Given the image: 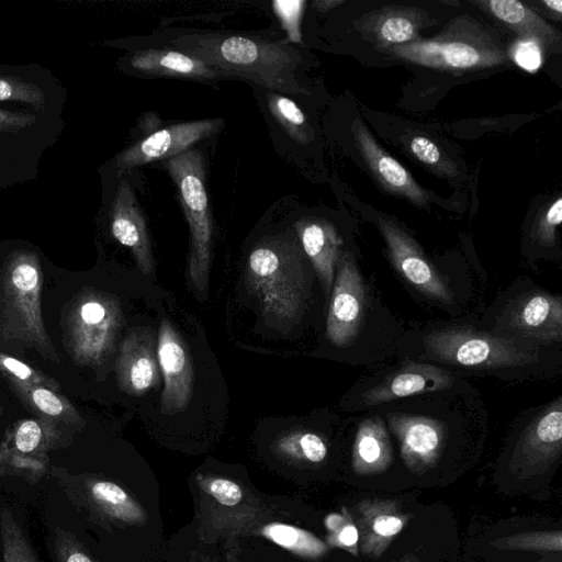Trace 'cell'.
Masks as SVG:
<instances>
[{
    "label": "cell",
    "mask_w": 562,
    "mask_h": 562,
    "mask_svg": "<svg viewBox=\"0 0 562 562\" xmlns=\"http://www.w3.org/2000/svg\"><path fill=\"white\" fill-rule=\"evenodd\" d=\"M395 359L431 363L465 379L487 376L503 382H528L562 374V348L516 341L464 319L406 325Z\"/></svg>",
    "instance_id": "1"
},
{
    "label": "cell",
    "mask_w": 562,
    "mask_h": 562,
    "mask_svg": "<svg viewBox=\"0 0 562 562\" xmlns=\"http://www.w3.org/2000/svg\"><path fill=\"white\" fill-rule=\"evenodd\" d=\"M394 438L403 465L422 475L452 452L475 448L487 431L488 415L479 390L465 381L375 408Z\"/></svg>",
    "instance_id": "2"
},
{
    "label": "cell",
    "mask_w": 562,
    "mask_h": 562,
    "mask_svg": "<svg viewBox=\"0 0 562 562\" xmlns=\"http://www.w3.org/2000/svg\"><path fill=\"white\" fill-rule=\"evenodd\" d=\"M405 328L382 299L374 277L364 272L358 254L346 248L326 305L327 348L345 363L372 370L395 359Z\"/></svg>",
    "instance_id": "3"
},
{
    "label": "cell",
    "mask_w": 562,
    "mask_h": 562,
    "mask_svg": "<svg viewBox=\"0 0 562 562\" xmlns=\"http://www.w3.org/2000/svg\"><path fill=\"white\" fill-rule=\"evenodd\" d=\"M314 277L291 231L261 239L249 254L245 272L246 285L263 314L290 327L301 321L311 303Z\"/></svg>",
    "instance_id": "4"
},
{
    "label": "cell",
    "mask_w": 562,
    "mask_h": 562,
    "mask_svg": "<svg viewBox=\"0 0 562 562\" xmlns=\"http://www.w3.org/2000/svg\"><path fill=\"white\" fill-rule=\"evenodd\" d=\"M171 47L223 74L286 93L302 92L293 78L299 56L289 45L256 36L198 32L181 34Z\"/></svg>",
    "instance_id": "5"
},
{
    "label": "cell",
    "mask_w": 562,
    "mask_h": 562,
    "mask_svg": "<svg viewBox=\"0 0 562 562\" xmlns=\"http://www.w3.org/2000/svg\"><path fill=\"white\" fill-rule=\"evenodd\" d=\"M471 323L516 341L562 348V295L519 276Z\"/></svg>",
    "instance_id": "6"
},
{
    "label": "cell",
    "mask_w": 562,
    "mask_h": 562,
    "mask_svg": "<svg viewBox=\"0 0 562 562\" xmlns=\"http://www.w3.org/2000/svg\"><path fill=\"white\" fill-rule=\"evenodd\" d=\"M376 226L389 261L409 293L420 303L449 314L451 319H463L469 302L465 285L461 284L465 277L439 267L395 221L379 216Z\"/></svg>",
    "instance_id": "7"
},
{
    "label": "cell",
    "mask_w": 562,
    "mask_h": 562,
    "mask_svg": "<svg viewBox=\"0 0 562 562\" xmlns=\"http://www.w3.org/2000/svg\"><path fill=\"white\" fill-rule=\"evenodd\" d=\"M386 50L405 61L450 72L486 69L506 61L492 36L464 16L432 38H418Z\"/></svg>",
    "instance_id": "8"
},
{
    "label": "cell",
    "mask_w": 562,
    "mask_h": 562,
    "mask_svg": "<svg viewBox=\"0 0 562 562\" xmlns=\"http://www.w3.org/2000/svg\"><path fill=\"white\" fill-rule=\"evenodd\" d=\"M64 127V116L0 106V191L36 179Z\"/></svg>",
    "instance_id": "9"
},
{
    "label": "cell",
    "mask_w": 562,
    "mask_h": 562,
    "mask_svg": "<svg viewBox=\"0 0 562 562\" xmlns=\"http://www.w3.org/2000/svg\"><path fill=\"white\" fill-rule=\"evenodd\" d=\"M468 379L431 363L396 359L369 370L341 400V409L359 413L418 394L454 387Z\"/></svg>",
    "instance_id": "10"
},
{
    "label": "cell",
    "mask_w": 562,
    "mask_h": 562,
    "mask_svg": "<svg viewBox=\"0 0 562 562\" xmlns=\"http://www.w3.org/2000/svg\"><path fill=\"white\" fill-rule=\"evenodd\" d=\"M562 454V394L521 411L513 420L502 460L513 476H537Z\"/></svg>",
    "instance_id": "11"
},
{
    "label": "cell",
    "mask_w": 562,
    "mask_h": 562,
    "mask_svg": "<svg viewBox=\"0 0 562 562\" xmlns=\"http://www.w3.org/2000/svg\"><path fill=\"white\" fill-rule=\"evenodd\" d=\"M178 189L191 235L189 279L199 292L207 290L213 224L205 188L204 157L190 148L164 161Z\"/></svg>",
    "instance_id": "12"
},
{
    "label": "cell",
    "mask_w": 562,
    "mask_h": 562,
    "mask_svg": "<svg viewBox=\"0 0 562 562\" xmlns=\"http://www.w3.org/2000/svg\"><path fill=\"white\" fill-rule=\"evenodd\" d=\"M67 89L37 64H0V106L64 116Z\"/></svg>",
    "instance_id": "13"
},
{
    "label": "cell",
    "mask_w": 562,
    "mask_h": 562,
    "mask_svg": "<svg viewBox=\"0 0 562 562\" xmlns=\"http://www.w3.org/2000/svg\"><path fill=\"white\" fill-rule=\"evenodd\" d=\"M223 125L222 119L189 121L158 130L120 153L113 168L116 176L142 165L166 160L192 148V145L210 137Z\"/></svg>",
    "instance_id": "14"
},
{
    "label": "cell",
    "mask_w": 562,
    "mask_h": 562,
    "mask_svg": "<svg viewBox=\"0 0 562 562\" xmlns=\"http://www.w3.org/2000/svg\"><path fill=\"white\" fill-rule=\"evenodd\" d=\"M345 426L348 429L350 465L356 474L376 475L393 465L394 438L376 411L351 413L345 419Z\"/></svg>",
    "instance_id": "15"
},
{
    "label": "cell",
    "mask_w": 562,
    "mask_h": 562,
    "mask_svg": "<svg viewBox=\"0 0 562 562\" xmlns=\"http://www.w3.org/2000/svg\"><path fill=\"white\" fill-rule=\"evenodd\" d=\"M157 358L164 376L160 411L167 415L182 412L192 396L193 368L187 346L167 319L159 326Z\"/></svg>",
    "instance_id": "16"
},
{
    "label": "cell",
    "mask_w": 562,
    "mask_h": 562,
    "mask_svg": "<svg viewBox=\"0 0 562 562\" xmlns=\"http://www.w3.org/2000/svg\"><path fill=\"white\" fill-rule=\"evenodd\" d=\"M352 131L359 151L379 182L392 194L426 207L427 192L402 164L379 145L360 119L355 120Z\"/></svg>",
    "instance_id": "17"
},
{
    "label": "cell",
    "mask_w": 562,
    "mask_h": 562,
    "mask_svg": "<svg viewBox=\"0 0 562 562\" xmlns=\"http://www.w3.org/2000/svg\"><path fill=\"white\" fill-rule=\"evenodd\" d=\"M112 236L131 249L143 274L154 270L150 243L144 215L137 204L130 182L121 178L110 209Z\"/></svg>",
    "instance_id": "18"
},
{
    "label": "cell",
    "mask_w": 562,
    "mask_h": 562,
    "mask_svg": "<svg viewBox=\"0 0 562 562\" xmlns=\"http://www.w3.org/2000/svg\"><path fill=\"white\" fill-rule=\"evenodd\" d=\"M294 231L328 302L337 261L346 249L344 239L336 226L326 218H301L294 223Z\"/></svg>",
    "instance_id": "19"
},
{
    "label": "cell",
    "mask_w": 562,
    "mask_h": 562,
    "mask_svg": "<svg viewBox=\"0 0 562 562\" xmlns=\"http://www.w3.org/2000/svg\"><path fill=\"white\" fill-rule=\"evenodd\" d=\"M157 345L150 328H137L124 340L117 359L121 389L131 395H142L158 385Z\"/></svg>",
    "instance_id": "20"
},
{
    "label": "cell",
    "mask_w": 562,
    "mask_h": 562,
    "mask_svg": "<svg viewBox=\"0 0 562 562\" xmlns=\"http://www.w3.org/2000/svg\"><path fill=\"white\" fill-rule=\"evenodd\" d=\"M353 514L361 552L372 558L383 553L407 521L394 501L366 499L356 505Z\"/></svg>",
    "instance_id": "21"
},
{
    "label": "cell",
    "mask_w": 562,
    "mask_h": 562,
    "mask_svg": "<svg viewBox=\"0 0 562 562\" xmlns=\"http://www.w3.org/2000/svg\"><path fill=\"white\" fill-rule=\"evenodd\" d=\"M81 351L100 359L111 347L121 322L119 304L109 296L93 294L78 310Z\"/></svg>",
    "instance_id": "22"
},
{
    "label": "cell",
    "mask_w": 562,
    "mask_h": 562,
    "mask_svg": "<svg viewBox=\"0 0 562 562\" xmlns=\"http://www.w3.org/2000/svg\"><path fill=\"white\" fill-rule=\"evenodd\" d=\"M131 69L149 76L216 81L226 77L201 59L173 48L134 52L127 59Z\"/></svg>",
    "instance_id": "23"
},
{
    "label": "cell",
    "mask_w": 562,
    "mask_h": 562,
    "mask_svg": "<svg viewBox=\"0 0 562 562\" xmlns=\"http://www.w3.org/2000/svg\"><path fill=\"white\" fill-rule=\"evenodd\" d=\"M476 3L520 36L533 37L548 44L560 38L554 27L520 1L488 0Z\"/></svg>",
    "instance_id": "24"
},
{
    "label": "cell",
    "mask_w": 562,
    "mask_h": 562,
    "mask_svg": "<svg viewBox=\"0 0 562 562\" xmlns=\"http://www.w3.org/2000/svg\"><path fill=\"white\" fill-rule=\"evenodd\" d=\"M422 11L417 8H386L372 19L370 34L385 47L406 44L418 40Z\"/></svg>",
    "instance_id": "25"
},
{
    "label": "cell",
    "mask_w": 562,
    "mask_h": 562,
    "mask_svg": "<svg viewBox=\"0 0 562 562\" xmlns=\"http://www.w3.org/2000/svg\"><path fill=\"white\" fill-rule=\"evenodd\" d=\"M562 222V198L558 196L533 222L526 238L529 260H560L558 228Z\"/></svg>",
    "instance_id": "26"
},
{
    "label": "cell",
    "mask_w": 562,
    "mask_h": 562,
    "mask_svg": "<svg viewBox=\"0 0 562 562\" xmlns=\"http://www.w3.org/2000/svg\"><path fill=\"white\" fill-rule=\"evenodd\" d=\"M91 499L108 515L125 520L137 521L143 513L137 504L117 484L109 481H94L90 484Z\"/></svg>",
    "instance_id": "27"
},
{
    "label": "cell",
    "mask_w": 562,
    "mask_h": 562,
    "mask_svg": "<svg viewBox=\"0 0 562 562\" xmlns=\"http://www.w3.org/2000/svg\"><path fill=\"white\" fill-rule=\"evenodd\" d=\"M278 450L290 458L313 464L322 463L329 452V443L324 434L300 429L281 437L277 442Z\"/></svg>",
    "instance_id": "28"
},
{
    "label": "cell",
    "mask_w": 562,
    "mask_h": 562,
    "mask_svg": "<svg viewBox=\"0 0 562 562\" xmlns=\"http://www.w3.org/2000/svg\"><path fill=\"white\" fill-rule=\"evenodd\" d=\"M268 108L289 136L301 144L312 139V130L297 104L288 97L276 92L267 95Z\"/></svg>",
    "instance_id": "29"
},
{
    "label": "cell",
    "mask_w": 562,
    "mask_h": 562,
    "mask_svg": "<svg viewBox=\"0 0 562 562\" xmlns=\"http://www.w3.org/2000/svg\"><path fill=\"white\" fill-rule=\"evenodd\" d=\"M0 538L3 562H37L11 510L0 513Z\"/></svg>",
    "instance_id": "30"
},
{
    "label": "cell",
    "mask_w": 562,
    "mask_h": 562,
    "mask_svg": "<svg viewBox=\"0 0 562 562\" xmlns=\"http://www.w3.org/2000/svg\"><path fill=\"white\" fill-rule=\"evenodd\" d=\"M407 146L415 158L436 169L438 173L445 176L456 173L454 166L430 138L424 135H414L407 140Z\"/></svg>",
    "instance_id": "31"
},
{
    "label": "cell",
    "mask_w": 562,
    "mask_h": 562,
    "mask_svg": "<svg viewBox=\"0 0 562 562\" xmlns=\"http://www.w3.org/2000/svg\"><path fill=\"white\" fill-rule=\"evenodd\" d=\"M304 0H276L272 8L284 29L288 38L293 43H302L301 21L304 12Z\"/></svg>",
    "instance_id": "32"
},
{
    "label": "cell",
    "mask_w": 562,
    "mask_h": 562,
    "mask_svg": "<svg viewBox=\"0 0 562 562\" xmlns=\"http://www.w3.org/2000/svg\"><path fill=\"white\" fill-rule=\"evenodd\" d=\"M541 44L537 38L520 36L510 47L509 55L520 68L535 72L543 61Z\"/></svg>",
    "instance_id": "33"
},
{
    "label": "cell",
    "mask_w": 562,
    "mask_h": 562,
    "mask_svg": "<svg viewBox=\"0 0 562 562\" xmlns=\"http://www.w3.org/2000/svg\"><path fill=\"white\" fill-rule=\"evenodd\" d=\"M499 547L528 548L561 551V533H536L516 536L501 541Z\"/></svg>",
    "instance_id": "34"
},
{
    "label": "cell",
    "mask_w": 562,
    "mask_h": 562,
    "mask_svg": "<svg viewBox=\"0 0 562 562\" xmlns=\"http://www.w3.org/2000/svg\"><path fill=\"white\" fill-rule=\"evenodd\" d=\"M55 551L58 562H92L75 538L60 529L56 533Z\"/></svg>",
    "instance_id": "35"
},
{
    "label": "cell",
    "mask_w": 562,
    "mask_h": 562,
    "mask_svg": "<svg viewBox=\"0 0 562 562\" xmlns=\"http://www.w3.org/2000/svg\"><path fill=\"white\" fill-rule=\"evenodd\" d=\"M209 493L222 505L233 506L240 502L243 497L241 488L235 482L215 477L207 483Z\"/></svg>",
    "instance_id": "36"
},
{
    "label": "cell",
    "mask_w": 562,
    "mask_h": 562,
    "mask_svg": "<svg viewBox=\"0 0 562 562\" xmlns=\"http://www.w3.org/2000/svg\"><path fill=\"white\" fill-rule=\"evenodd\" d=\"M42 439V429L35 420H26L20 425L14 437L16 449L22 453L34 451Z\"/></svg>",
    "instance_id": "37"
},
{
    "label": "cell",
    "mask_w": 562,
    "mask_h": 562,
    "mask_svg": "<svg viewBox=\"0 0 562 562\" xmlns=\"http://www.w3.org/2000/svg\"><path fill=\"white\" fill-rule=\"evenodd\" d=\"M333 529L334 538L337 546L355 549L359 542V533L355 522L342 516L334 515Z\"/></svg>",
    "instance_id": "38"
},
{
    "label": "cell",
    "mask_w": 562,
    "mask_h": 562,
    "mask_svg": "<svg viewBox=\"0 0 562 562\" xmlns=\"http://www.w3.org/2000/svg\"><path fill=\"white\" fill-rule=\"evenodd\" d=\"M32 400L35 406L47 415L57 416L64 411V404L61 400L47 389H34L32 391Z\"/></svg>",
    "instance_id": "39"
},
{
    "label": "cell",
    "mask_w": 562,
    "mask_h": 562,
    "mask_svg": "<svg viewBox=\"0 0 562 562\" xmlns=\"http://www.w3.org/2000/svg\"><path fill=\"white\" fill-rule=\"evenodd\" d=\"M1 364L21 380H29L34 375L33 370L27 364L12 357H1Z\"/></svg>",
    "instance_id": "40"
},
{
    "label": "cell",
    "mask_w": 562,
    "mask_h": 562,
    "mask_svg": "<svg viewBox=\"0 0 562 562\" xmlns=\"http://www.w3.org/2000/svg\"><path fill=\"white\" fill-rule=\"evenodd\" d=\"M540 3L549 10L551 13L557 14L558 20L562 14V1L561 0H541Z\"/></svg>",
    "instance_id": "41"
},
{
    "label": "cell",
    "mask_w": 562,
    "mask_h": 562,
    "mask_svg": "<svg viewBox=\"0 0 562 562\" xmlns=\"http://www.w3.org/2000/svg\"><path fill=\"white\" fill-rule=\"evenodd\" d=\"M342 3V1L339 0H317L313 2V7L319 11V12H326L330 9H334L335 7Z\"/></svg>",
    "instance_id": "42"
}]
</instances>
